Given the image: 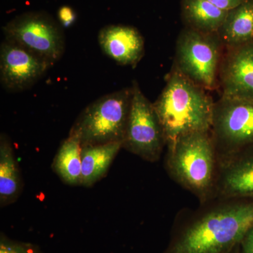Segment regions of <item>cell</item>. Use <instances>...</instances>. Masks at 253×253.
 <instances>
[{
  "instance_id": "cell-1",
  "label": "cell",
  "mask_w": 253,
  "mask_h": 253,
  "mask_svg": "<svg viewBox=\"0 0 253 253\" xmlns=\"http://www.w3.org/2000/svg\"><path fill=\"white\" fill-rule=\"evenodd\" d=\"M253 225V201L220 199L197 214L163 253H227Z\"/></svg>"
},
{
  "instance_id": "cell-2",
  "label": "cell",
  "mask_w": 253,
  "mask_h": 253,
  "mask_svg": "<svg viewBox=\"0 0 253 253\" xmlns=\"http://www.w3.org/2000/svg\"><path fill=\"white\" fill-rule=\"evenodd\" d=\"M207 91L172 68L166 86L153 103L166 146L191 133L211 131L214 101Z\"/></svg>"
},
{
  "instance_id": "cell-3",
  "label": "cell",
  "mask_w": 253,
  "mask_h": 253,
  "mask_svg": "<svg viewBox=\"0 0 253 253\" xmlns=\"http://www.w3.org/2000/svg\"><path fill=\"white\" fill-rule=\"evenodd\" d=\"M166 163L169 175L201 204L215 197L219 162L211 131L181 136L168 147Z\"/></svg>"
},
{
  "instance_id": "cell-4",
  "label": "cell",
  "mask_w": 253,
  "mask_h": 253,
  "mask_svg": "<svg viewBox=\"0 0 253 253\" xmlns=\"http://www.w3.org/2000/svg\"><path fill=\"white\" fill-rule=\"evenodd\" d=\"M131 100V87L124 88L95 100L83 110L69 135L81 146L123 142Z\"/></svg>"
},
{
  "instance_id": "cell-5",
  "label": "cell",
  "mask_w": 253,
  "mask_h": 253,
  "mask_svg": "<svg viewBox=\"0 0 253 253\" xmlns=\"http://www.w3.org/2000/svg\"><path fill=\"white\" fill-rule=\"evenodd\" d=\"M224 48L217 33L186 28L176 41L173 68L206 90H214L218 87Z\"/></svg>"
},
{
  "instance_id": "cell-6",
  "label": "cell",
  "mask_w": 253,
  "mask_h": 253,
  "mask_svg": "<svg viewBox=\"0 0 253 253\" xmlns=\"http://www.w3.org/2000/svg\"><path fill=\"white\" fill-rule=\"evenodd\" d=\"M211 133L219 164L253 149V100L221 96L214 102Z\"/></svg>"
},
{
  "instance_id": "cell-7",
  "label": "cell",
  "mask_w": 253,
  "mask_h": 253,
  "mask_svg": "<svg viewBox=\"0 0 253 253\" xmlns=\"http://www.w3.org/2000/svg\"><path fill=\"white\" fill-rule=\"evenodd\" d=\"M130 109L123 141V148L149 162L161 158L166 146L163 126L151 103L133 81Z\"/></svg>"
},
{
  "instance_id": "cell-8",
  "label": "cell",
  "mask_w": 253,
  "mask_h": 253,
  "mask_svg": "<svg viewBox=\"0 0 253 253\" xmlns=\"http://www.w3.org/2000/svg\"><path fill=\"white\" fill-rule=\"evenodd\" d=\"M2 30L5 40L23 46L53 65L64 53L62 29L45 15L29 13L18 16Z\"/></svg>"
},
{
  "instance_id": "cell-9",
  "label": "cell",
  "mask_w": 253,
  "mask_h": 253,
  "mask_svg": "<svg viewBox=\"0 0 253 253\" xmlns=\"http://www.w3.org/2000/svg\"><path fill=\"white\" fill-rule=\"evenodd\" d=\"M52 66V63L13 42L4 39L1 42L0 81L9 92L31 87Z\"/></svg>"
},
{
  "instance_id": "cell-10",
  "label": "cell",
  "mask_w": 253,
  "mask_h": 253,
  "mask_svg": "<svg viewBox=\"0 0 253 253\" xmlns=\"http://www.w3.org/2000/svg\"><path fill=\"white\" fill-rule=\"evenodd\" d=\"M225 50L218 77L221 96L253 100V42Z\"/></svg>"
},
{
  "instance_id": "cell-11",
  "label": "cell",
  "mask_w": 253,
  "mask_h": 253,
  "mask_svg": "<svg viewBox=\"0 0 253 253\" xmlns=\"http://www.w3.org/2000/svg\"><path fill=\"white\" fill-rule=\"evenodd\" d=\"M98 42L103 52L122 66L135 67L144 55V38L132 26H105L99 31Z\"/></svg>"
},
{
  "instance_id": "cell-12",
  "label": "cell",
  "mask_w": 253,
  "mask_h": 253,
  "mask_svg": "<svg viewBox=\"0 0 253 253\" xmlns=\"http://www.w3.org/2000/svg\"><path fill=\"white\" fill-rule=\"evenodd\" d=\"M215 197L253 201V149L219 164Z\"/></svg>"
},
{
  "instance_id": "cell-13",
  "label": "cell",
  "mask_w": 253,
  "mask_h": 253,
  "mask_svg": "<svg viewBox=\"0 0 253 253\" xmlns=\"http://www.w3.org/2000/svg\"><path fill=\"white\" fill-rule=\"evenodd\" d=\"M123 142L81 146V186L89 188L107 174Z\"/></svg>"
},
{
  "instance_id": "cell-14",
  "label": "cell",
  "mask_w": 253,
  "mask_h": 253,
  "mask_svg": "<svg viewBox=\"0 0 253 253\" xmlns=\"http://www.w3.org/2000/svg\"><path fill=\"white\" fill-rule=\"evenodd\" d=\"M217 34L225 49L253 42V0H245L228 11Z\"/></svg>"
},
{
  "instance_id": "cell-15",
  "label": "cell",
  "mask_w": 253,
  "mask_h": 253,
  "mask_svg": "<svg viewBox=\"0 0 253 253\" xmlns=\"http://www.w3.org/2000/svg\"><path fill=\"white\" fill-rule=\"evenodd\" d=\"M23 179L9 137L0 136V206L14 204L23 191Z\"/></svg>"
},
{
  "instance_id": "cell-16",
  "label": "cell",
  "mask_w": 253,
  "mask_h": 253,
  "mask_svg": "<svg viewBox=\"0 0 253 253\" xmlns=\"http://www.w3.org/2000/svg\"><path fill=\"white\" fill-rule=\"evenodd\" d=\"M181 12L187 28L209 34L218 33L228 14L208 0H183Z\"/></svg>"
},
{
  "instance_id": "cell-17",
  "label": "cell",
  "mask_w": 253,
  "mask_h": 253,
  "mask_svg": "<svg viewBox=\"0 0 253 253\" xmlns=\"http://www.w3.org/2000/svg\"><path fill=\"white\" fill-rule=\"evenodd\" d=\"M51 168L64 184L81 186V144L77 137L68 135L62 141L55 155Z\"/></svg>"
},
{
  "instance_id": "cell-18",
  "label": "cell",
  "mask_w": 253,
  "mask_h": 253,
  "mask_svg": "<svg viewBox=\"0 0 253 253\" xmlns=\"http://www.w3.org/2000/svg\"><path fill=\"white\" fill-rule=\"evenodd\" d=\"M0 253H42L36 245L9 239L1 233Z\"/></svg>"
},
{
  "instance_id": "cell-19",
  "label": "cell",
  "mask_w": 253,
  "mask_h": 253,
  "mask_svg": "<svg viewBox=\"0 0 253 253\" xmlns=\"http://www.w3.org/2000/svg\"><path fill=\"white\" fill-rule=\"evenodd\" d=\"M58 18L63 27L69 28L74 23L76 19V14L72 8L63 6L58 11Z\"/></svg>"
},
{
  "instance_id": "cell-20",
  "label": "cell",
  "mask_w": 253,
  "mask_h": 253,
  "mask_svg": "<svg viewBox=\"0 0 253 253\" xmlns=\"http://www.w3.org/2000/svg\"><path fill=\"white\" fill-rule=\"evenodd\" d=\"M241 253H253V225L248 230L240 244Z\"/></svg>"
},
{
  "instance_id": "cell-21",
  "label": "cell",
  "mask_w": 253,
  "mask_h": 253,
  "mask_svg": "<svg viewBox=\"0 0 253 253\" xmlns=\"http://www.w3.org/2000/svg\"><path fill=\"white\" fill-rule=\"evenodd\" d=\"M208 1L215 5L219 9L229 11L242 4L245 0H208Z\"/></svg>"
},
{
  "instance_id": "cell-22",
  "label": "cell",
  "mask_w": 253,
  "mask_h": 253,
  "mask_svg": "<svg viewBox=\"0 0 253 253\" xmlns=\"http://www.w3.org/2000/svg\"><path fill=\"white\" fill-rule=\"evenodd\" d=\"M231 253H241V249H240V245L239 246H236L235 249L233 250L232 252Z\"/></svg>"
},
{
  "instance_id": "cell-23",
  "label": "cell",
  "mask_w": 253,
  "mask_h": 253,
  "mask_svg": "<svg viewBox=\"0 0 253 253\" xmlns=\"http://www.w3.org/2000/svg\"><path fill=\"white\" fill-rule=\"evenodd\" d=\"M231 252H232V251H231ZM231 252H230V253H231Z\"/></svg>"
}]
</instances>
